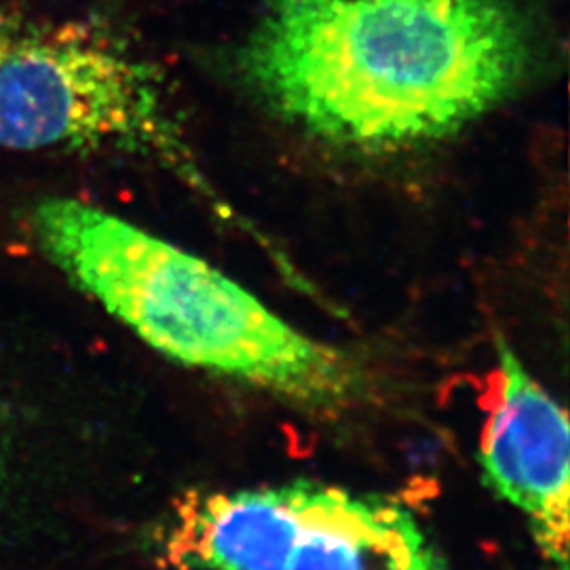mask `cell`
Segmentation results:
<instances>
[{
    "label": "cell",
    "mask_w": 570,
    "mask_h": 570,
    "mask_svg": "<svg viewBox=\"0 0 570 570\" xmlns=\"http://www.w3.org/2000/svg\"><path fill=\"white\" fill-rule=\"evenodd\" d=\"M539 58L527 0H261L237 72L313 138L383 153L482 119Z\"/></svg>",
    "instance_id": "6da1fadb"
},
{
    "label": "cell",
    "mask_w": 570,
    "mask_h": 570,
    "mask_svg": "<svg viewBox=\"0 0 570 570\" xmlns=\"http://www.w3.org/2000/svg\"><path fill=\"white\" fill-rule=\"evenodd\" d=\"M32 230L66 279L171 362L317 412L345 410L366 393L345 351L289 326L216 266L121 216L49 197L35 207Z\"/></svg>",
    "instance_id": "7a4b0ae2"
},
{
    "label": "cell",
    "mask_w": 570,
    "mask_h": 570,
    "mask_svg": "<svg viewBox=\"0 0 570 570\" xmlns=\"http://www.w3.org/2000/svg\"><path fill=\"white\" fill-rule=\"evenodd\" d=\"M0 148L146 157L197 190L220 218L244 223L205 178L161 77L98 21L0 9Z\"/></svg>",
    "instance_id": "3957f363"
},
{
    "label": "cell",
    "mask_w": 570,
    "mask_h": 570,
    "mask_svg": "<svg viewBox=\"0 0 570 570\" xmlns=\"http://www.w3.org/2000/svg\"><path fill=\"white\" fill-rule=\"evenodd\" d=\"M157 553L167 570H450L402 501L306 480L186 492Z\"/></svg>",
    "instance_id": "277c9868"
},
{
    "label": "cell",
    "mask_w": 570,
    "mask_h": 570,
    "mask_svg": "<svg viewBox=\"0 0 570 570\" xmlns=\"http://www.w3.org/2000/svg\"><path fill=\"white\" fill-rule=\"evenodd\" d=\"M478 461L484 482L520 511L541 556L569 570L570 431L567 410L532 376L505 341L497 343V372Z\"/></svg>",
    "instance_id": "5b68a950"
}]
</instances>
